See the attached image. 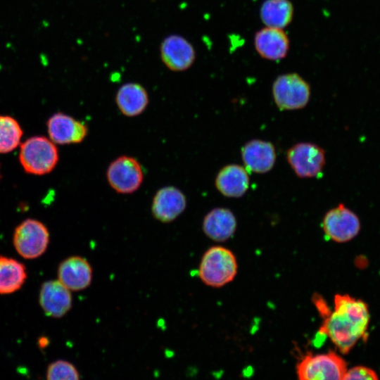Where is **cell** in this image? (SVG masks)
Masks as SVG:
<instances>
[{
	"label": "cell",
	"mask_w": 380,
	"mask_h": 380,
	"mask_svg": "<svg viewBox=\"0 0 380 380\" xmlns=\"http://www.w3.org/2000/svg\"><path fill=\"white\" fill-rule=\"evenodd\" d=\"M286 160L298 177H320L325 165V152L315 144L300 142L288 149Z\"/></svg>",
	"instance_id": "obj_8"
},
{
	"label": "cell",
	"mask_w": 380,
	"mask_h": 380,
	"mask_svg": "<svg viewBox=\"0 0 380 380\" xmlns=\"http://www.w3.org/2000/svg\"><path fill=\"white\" fill-rule=\"evenodd\" d=\"M50 139L56 144L81 143L88 134L87 125L63 113L53 115L47 121Z\"/></svg>",
	"instance_id": "obj_13"
},
{
	"label": "cell",
	"mask_w": 380,
	"mask_h": 380,
	"mask_svg": "<svg viewBox=\"0 0 380 380\" xmlns=\"http://www.w3.org/2000/svg\"><path fill=\"white\" fill-rule=\"evenodd\" d=\"M39 302L46 315L60 318L72 308V298L70 290L61 281L49 280L41 286Z\"/></svg>",
	"instance_id": "obj_14"
},
{
	"label": "cell",
	"mask_w": 380,
	"mask_h": 380,
	"mask_svg": "<svg viewBox=\"0 0 380 380\" xmlns=\"http://www.w3.org/2000/svg\"><path fill=\"white\" fill-rule=\"evenodd\" d=\"M160 56L164 65L174 72L190 68L196 61V51L191 42L179 34H170L160 45Z\"/></svg>",
	"instance_id": "obj_10"
},
{
	"label": "cell",
	"mask_w": 380,
	"mask_h": 380,
	"mask_svg": "<svg viewBox=\"0 0 380 380\" xmlns=\"http://www.w3.org/2000/svg\"><path fill=\"white\" fill-rule=\"evenodd\" d=\"M274 101L281 110L301 109L310 98L309 83L296 72L279 75L272 87Z\"/></svg>",
	"instance_id": "obj_5"
},
{
	"label": "cell",
	"mask_w": 380,
	"mask_h": 380,
	"mask_svg": "<svg viewBox=\"0 0 380 380\" xmlns=\"http://www.w3.org/2000/svg\"><path fill=\"white\" fill-rule=\"evenodd\" d=\"M347 371L345 360L334 351L305 354L296 365L300 380H341Z\"/></svg>",
	"instance_id": "obj_4"
},
{
	"label": "cell",
	"mask_w": 380,
	"mask_h": 380,
	"mask_svg": "<svg viewBox=\"0 0 380 380\" xmlns=\"http://www.w3.org/2000/svg\"><path fill=\"white\" fill-rule=\"evenodd\" d=\"M249 182L246 169L236 164L223 167L215 179L218 191L229 198H239L244 195L249 187Z\"/></svg>",
	"instance_id": "obj_18"
},
{
	"label": "cell",
	"mask_w": 380,
	"mask_h": 380,
	"mask_svg": "<svg viewBox=\"0 0 380 380\" xmlns=\"http://www.w3.org/2000/svg\"><path fill=\"white\" fill-rule=\"evenodd\" d=\"M58 159L55 143L46 137H32L20 145L19 160L27 173L36 175L49 173L56 166Z\"/></svg>",
	"instance_id": "obj_3"
},
{
	"label": "cell",
	"mask_w": 380,
	"mask_h": 380,
	"mask_svg": "<svg viewBox=\"0 0 380 380\" xmlns=\"http://www.w3.org/2000/svg\"><path fill=\"white\" fill-rule=\"evenodd\" d=\"M377 379L378 376L373 369L364 366H356L349 369H347V371L343 377L344 380H376Z\"/></svg>",
	"instance_id": "obj_24"
},
{
	"label": "cell",
	"mask_w": 380,
	"mask_h": 380,
	"mask_svg": "<svg viewBox=\"0 0 380 380\" xmlns=\"http://www.w3.org/2000/svg\"><path fill=\"white\" fill-rule=\"evenodd\" d=\"M293 13L290 0H265L260 8V18L267 27L284 29L292 22Z\"/></svg>",
	"instance_id": "obj_20"
},
{
	"label": "cell",
	"mask_w": 380,
	"mask_h": 380,
	"mask_svg": "<svg viewBox=\"0 0 380 380\" xmlns=\"http://www.w3.org/2000/svg\"><path fill=\"white\" fill-rule=\"evenodd\" d=\"M49 243V232L41 222L27 219L15 229L13 243L17 253L25 259L40 257Z\"/></svg>",
	"instance_id": "obj_6"
},
{
	"label": "cell",
	"mask_w": 380,
	"mask_h": 380,
	"mask_svg": "<svg viewBox=\"0 0 380 380\" xmlns=\"http://www.w3.org/2000/svg\"><path fill=\"white\" fill-rule=\"evenodd\" d=\"M23 129L12 117L0 115V153L13 151L20 143Z\"/></svg>",
	"instance_id": "obj_22"
},
{
	"label": "cell",
	"mask_w": 380,
	"mask_h": 380,
	"mask_svg": "<svg viewBox=\"0 0 380 380\" xmlns=\"http://www.w3.org/2000/svg\"><path fill=\"white\" fill-rule=\"evenodd\" d=\"M322 227L327 238L336 242L344 243L358 234L360 222L354 212L340 203L326 213Z\"/></svg>",
	"instance_id": "obj_9"
},
{
	"label": "cell",
	"mask_w": 380,
	"mask_h": 380,
	"mask_svg": "<svg viewBox=\"0 0 380 380\" xmlns=\"http://www.w3.org/2000/svg\"><path fill=\"white\" fill-rule=\"evenodd\" d=\"M253 44L261 58L272 61L284 59L290 49V39L284 30L267 26L255 32Z\"/></svg>",
	"instance_id": "obj_11"
},
{
	"label": "cell",
	"mask_w": 380,
	"mask_h": 380,
	"mask_svg": "<svg viewBox=\"0 0 380 380\" xmlns=\"http://www.w3.org/2000/svg\"><path fill=\"white\" fill-rule=\"evenodd\" d=\"M49 380H77L80 374L77 368L70 362L58 360L49 364L46 369Z\"/></svg>",
	"instance_id": "obj_23"
},
{
	"label": "cell",
	"mask_w": 380,
	"mask_h": 380,
	"mask_svg": "<svg viewBox=\"0 0 380 380\" xmlns=\"http://www.w3.org/2000/svg\"><path fill=\"white\" fill-rule=\"evenodd\" d=\"M27 279L26 267L15 259L0 255V294L19 290Z\"/></svg>",
	"instance_id": "obj_21"
},
{
	"label": "cell",
	"mask_w": 380,
	"mask_h": 380,
	"mask_svg": "<svg viewBox=\"0 0 380 380\" xmlns=\"http://www.w3.org/2000/svg\"><path fill=\"white\" fill-rule=\"evenodd\" d=\"M237 270V261L232 251L223 246H215L203 255L198 272L205 285L219 288L231 282Z\"/></svg>",
	"instance_id": "obj_2"
},
{
	"label": "cell",
	"mask_w": 380,
	"mask_h": 380,
	"mask_svg": "<svg viewBox=\"0 0 380 380\" xmlns=\"http://www.w3.org/2000/svg\"><path fill=\"white\" fill-rule=\"evenodd\" d=\"M323 319L320 334L328 336L338 350L346 354L365 337L369 313L363 301L348 295L336 294L334 310Z\"/></svg>",
	"instance_id": "obj_1"
},
{
	"label": "cell",
	"mask_w": 380,
	"mask_h": 380,
	"mask_svg": "<svg viewBox=\"0 0 380 380\" xmlns=\"http://www.w3.org/2000/svg\"><path fill=\"white\" fill-rule=\"evenodd\" d=\"M241 153L245 168L249 172L266 173L275 164V148L267 141L252 139L242 146Z\"/></svg>",
	"instance_id": "obj_15"
},
{
	"label": "cell",
	"mask_w": 380,
	"mask_h": 380,
	"mask_svg": "<svg viewBox=\"0 0 380 380\" xmlns=\"http://www.w3.org/2000/svg\"><path fill=\"white\" fill-rule=\"evenodd\" d=\"M106 177L110 187L118 194H132L141 186L144 172L139 162L134 158L121 156L108 167Z\"/></svg>",
	"instance_id": "obj_7"
},
{
	"label": "cell",
	"mask_w": 380,
	"mask_h": 380,
	"mask_svg": "<svg viewBox=\"0 0 380 380\" xmlns=\"http://www.w3.org/2000/svg\"><path fill=\"white\" fill-rule=\"evenodd\" d=\"M234 213L226 208H215L204 217L203 231L210 239L223 242L230 239L236 229Z\"/></svg>",
	"instance_id": "obj_17"
},
{
	"label": "cell",
	"mask_w": 380,
	"mask_h": 380,
	"mask_svg": "<svg viewBox=\"0 0 380 380\" xmlns=\"http://www.w3.org/2000/svg\"><path fill=\"white\" fill-rule=\"evenodd\" d=\"M58 279L70 291H81L87 288L92 280L91 265L84 258L71 256L63 260L57 270Z\"/></svg>",
	"instance_id": "obj_16"
},
{
	"label": "cell",
	"mask_w": 380,
	"mask_h": 380,
	"mask_svg": "<svg viewBox=\"0 0 380 380\" xmlns=\"http://www.w3.org/2000/svg\"><path fill=\"white\" fill-rule=\"evenodd\" d=\"M186 207V198L178 188L167 186L160 188L155 194L151 213L158 221L164 223L176 220Z\"/></svg>",
	"instance_id": "obj_12"
},
{
	"label": "cell",
	"mask_w": 380,
	"mask_h": 380,
	"mask_svg": "<svg viewBox=\"0 0 380 380\" xmlns=\"http://www.w3.org/2000/svg\"><path fill=\"white\" fill-rule=\"evenodd\" d=\"M115 99L120 111L127 117L141 114L149 103L147 91L141 84L136 82L122 84L118 89Z\"/></svg>",
	"instance_id": "obj_19"
}]
</instances>
